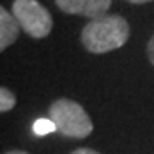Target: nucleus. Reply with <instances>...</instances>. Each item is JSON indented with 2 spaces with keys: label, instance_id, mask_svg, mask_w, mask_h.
Segmentation results:
<instances>
[{
  "label": "nucleus",
  "instance_id": "obj_1",
  "mask_svg": "<svg viewBox=\"0 0 154 154\" xmlns=\"http://www.w3.org/2000/svg\"><path fill=\"white\" fill-rule=\"evenodd\" d=\"M130 36L128 22L122 16H105L96 21H89L82 29L81 39L91 53H106L127 43Z\"/></svg>",
  "mask_w": 154,
  "mask_h": 154
},
{
  "label": "nucleus",
  "instance_id": "obj_2",
  "mask_svg": "<svg viewBox=\"0 0 154 154\" xmlns=\"http://www.w3.org/2000/svg\"><path fill=\"white\" fill-rule=\"evenodd\" d=\"M50 120L55 123L57 132L65 137L84 139L93 132V122L82 106L72 99H57L50 106Z\"/></svg>",
  "mask_w": 154,
  "mask_h": 154
},
{
  "label": "nucleus",
  "instance_id": "obj_3",
  "mask_svg": "<svg viewBox=\"0 0 154 154\" xmlns=\"http://www.w3.org/2000/svg\"><path fill=\"white\" fill-rule=\"evenodd\" d=\"M12 14L17 19L22 31H26L34 39L48 36L53 26V19L38 0H14Z\"/></svg>",
  "mask_w": 154,
  "mask_h": 154
},
{
  "label": "nucleus",
  "instance_id": "obj_4",
  "mask_svg": "<svg viewBox=\"0 0 154 154\" xmlns=\"http://www.w3.org/2000/svg\"><path fill=\"white\" fill-rule=\"evenodd\" d=\"M55 2L62 12L84 16L91 21L105 17L111 5V0H55Z\"/></svg>",
  "mask_w": 154,
  "mask_h": 154
},
{
  "label": "nucleus",
  "instance_id": "obj_5",
  "mask_svg": "<svg viewBox=\"0 0 154 154\" xmlns=\"http://www.w3.org/2000/svg\"><path fill=\"white\" fill-rule=\"evenodd\" d=\"M21 26L12 12H7V9L0 7V50L5 51L7 46H11L19 36Z\"/></svg>",
  "mask_w": 154,
  "mask_h": 154
},
{
  "label": "nucleus",
  "instance_id": "obj_6",
  "mask_svg": "<svg viewBox=\"0 0 154 154\" xmlns=\"http://www.w3.org/2000/svg\"><path fill=\"white\" fill-rule=\"evenodd\" d=\"M17 99H16V94L12 93L11 89L7 88H2L0 89V111H11L14 106H16Z\"/></svg>",
  "mask_w": 154,
  "mask_h": 154
},
{
  "label": "nucleus",
  "instance_id": "obj_7",
  "mask_svg": "<svg viewBox=\"0 0 154 154\" xmlns=\"http://www.w3.org/2000/svg\"><path fill=\"white\" fill-rule=\"evenodd\" d=\"M33 130H34L36 135H46V134L57 132V127H55V123L50 120V118H39V120L34 122Z\"/></svg>",
  "mask_w": 154,
  "mask_h": 154
},
{
  "label": "nucleus",
  "instance_id": "obj_8",
  "mask_svg": "<svg viewBox=\"0 0 154 154\" xmlns=\"http://www.w3.org/2000/svg\"><path fill=\"white\" fill-rule=\"evenodd\" d=\"M147 55H149V60L151 63L154 65V36L149 39V45H147Z\"/></svg>",
  "mask_w": 154,
  "mask_h": 154
},
{
  "label": "nucleus",
  "instance_id": "obj_9",
  "mask_svg": "<svg viewBox=\"0 0 154 154\" xmlns=\"http://www.w3.org/2000/svg\"><path fill=\"white\" fill-rule=\"evenodd\" d=\"M72 154H99V152L94 151V149H89V147H81V149H75Z\"/></svg>",
  "mask_w": 154,
  "mask_h": 154
},
{
  "label": "nucleus",
  "instance_id": "obj_10",
  "mask_svg": "<svg viewBox=\"0 0 154 154\" xmlns=\"http://www.w3.org/2000/svg\"><path fill=\"white\" fill-rule=\"evenodd\" d=\"M132 4H147V2H152V0H128Z\"/></svg>",
  "mask_w": 154,
  "mask_h": 154
},
{
  "label": "nucleus",
  "instance_id": "obj_11",
  "mask_svg": "<svg viewBox=\"0 0 154 154\" xmlns=\"http://www.w3.org/2000/svg\"><path fill=\"white\" fill-rule=\"evenodd\" d=\"M5 154H28V152H24V151H9Z\"/></svg>",
  "mask_w": 154,
  "mask_h": 154
}]
</instances>
